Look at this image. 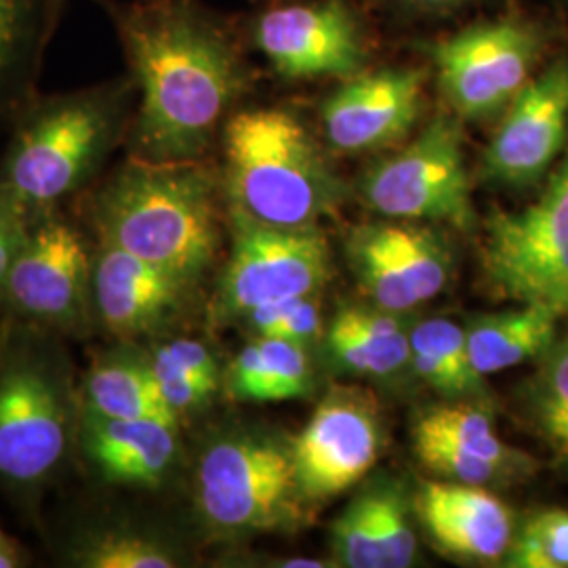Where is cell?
Wrapping results in <instances>:
<instances>
[{
	"label": "cell",
	"mask_w": 568,
	"mask_h": 568,
	"mask_svg": "<svg viewBox=\"0 0 568 568\" xmlns=\"http://www.w3.org/2000/svg\"><path fill=\"white\" fill-rule=\"evenodd\" d=\"M65 0H0V116L32 102L42 55Z\"/></svg>",
	"instance_id": "44dd1931"
},
{
	"label": "cell",
	"mask_w": 568,
	"mask_h": 568,
	"mask_svg": "<svg viewBox=\"0 0 568 568\" xmlns=\"http://www.w3.org/2000/svg\"><path fill=\"white\" fill-rule=\"evenodd\" d=\"M194 283L112 244H102L93 262L95 321L119 342H135L169 325Z\"/></svg>",
	"instance_id": "e0dca14e"
},
{
	"label": "cell",
	"mask_w": 568,
	"mask_h": 568,
	"mask_svg": "<svg viewBox=\"0 0 568 568\" xmlns=\"http://www.w3.org/2000/svg\"><path fill=\"white\" fill-rule=\"evenodd\" d=\"M511 568H568V511L544 509L514 532L506 554Z\"/></svg>",
	"instance_id": "f546056e"
},
{
	"label": "cell",
	"mask_w": 568,
	"mask_h": 568,
	"mask_svg": "<svg viewBox=\"0 0 568 568\" xmlns=\"http://www.w3.org/2000/svg\"><path fill=\"white\" fill-rule=\"evenodd\" d=\"M312 366L304 345L257 337L234 356L224 377L225 392L241 403H278L310 394Z\"/></svg>",
	"instance_id": "cb8c5ba5"
},
{
	"label": "cell",
	"mask_w": 568,
	"mask_h": 568,
	"mask_svg": "<svg viewBox=\"0 0 568 568\" xmlns=\"http://www.w3.org/2000/svg\"><path fill=\"white\" fill-rule=\"evenodd\" d=\"M257 337H278L293 344H312L321 335V312L312 295L255 307L243 318Z\"/></svg>",
	"instance_id": "4dcf8cb0"
},
{
	"label": "cell",
	"mask_w": 568,
	"mask_h": 568,
	"mask_svg": "<svg viewBox=\"0 0 568 568\" xmlns=\"http://www.w3.org/2000/svg\"><path fill=\"white\" fill-rule=\"evenodd\" d=\"M79 394L82 410L95 415L114 419L156 417L180 424L164 405L148 354L131 342L100 354L84 373Z\"/></svg>",
	"instance_id": "7402d4cb"
},
{
	"label": "cell",
	"mask_w": 568,
	"mask_h": 568,
	"mask_svg": "<svg viewBox=\"0 0 568 568\" xmlns=\"http://www.w3.org/2000/svg\"><path fill=\"white\" fill-rule=\"evenodd\" d=\"M77 445L102 483L159 488L180 459V424L156 417L114 419L81 408Z\"/></svg>",
	"instance_id": "ac0fdd59"
},
{
	"label": "cell",
	"mask_w": 568,
	"mask_h": 568,
	"mask_svg": "<svg viewBox=\"0 0 568 568\" xmlns=\"http://www.w3.org/2000/svg\"><path fill=\"white\" fill-rule=\"evenodd\" d=\"M530 419L554 457L568 466V335L556 339L527 387Z\"/></svg>",
	"instance_id": "f1b7e54d"
},
{
	"label": "cell",
	"mask_w": 568,
	"mask_h": 568,
	"mask_svg": "<svg viewBox=\"0 0 568 568\" xmlns=\"http://www.w3.org/2000/svg\"><path fill=\"white\" fill-rule=\"evenodd\" d=\"M70 567L173 568L180 554L163 537L131 523H102L81 530L65 554Z\"/></svg>",
	"instance_id": "484cf974"
},
{
	"label": "cell",
	"mask_w": 568,
	"mask_h": 568,
	"mask_svg": "<svg viewBox=\"0 0 568 568\" xmlns=\"http://www.w3.org/2000/svg\"><path fill=\"white\" fill-rule=\"evenodd\" d=\"M558 2H560L565 9H568V0H558Z\"/></svg>",
	"instance_id": "f35d334b"
},
{
	"label": "cell",
	"mask_w": 568,
	"mask_h": 568,
	"mask_svg": "<svg viewBox=\"0 0 568 568\" xmlns=\"http://www.w3.org/2000/svg\"><path fill=\"white\" fill-rule=\"evenodd\" d=\"M227 213L270 227H316L344 194L302 122L278 108L232 114L222 131Z\"/></svg>",
	"instance_id": "277c9868"
},
{
	"label": "cell",
	"mask_w": 568,
	"mask_h": 568,
	"mask_svg": "<svg viewBox=\"0 0 568 568\" xmlns=\"http://www.w3.org/2000/svg\"><path fill=\"white\" fill-rule=\"evenodd\" d=\"M222 190L203 161L126 159L91 194L89 220L102 244L196 284L220 251Z\"/></svg>",
	"instance_id": "7a4b0ae2"
},
{
	"label": "cell",
	"mask_w": 568,
	"mask_h": 568,
	"mask_svg": "<svg viewBox=\"0 0 568 568\" xmlns=\"http://www.w3.org/2000/svg\"><path fill=\"white\" fill-rule=\"evenodd\" d=\"M148 358L154 371L164 405L169 406V410L180 422L185 415L204 408L217 396L220 387L196 379L194 375L183 371L182 366L175 365L169 356H164L163 352L154 349L152 354H148Z\"/></svg>",
	"instance_id": "d6a6232c"
},
{
	"label": "cell",
	"mask_w": 568,
	"mask_h": 568,
	"mask_svg": "<svg viewBox=\"0 0 568 568\" xmlns=\"http://www.w3.org/2000/svg\"><path fill=\"white\" fill-rule=\"evenodd\" d=\"M480 264L497 295L568 316V143L535 203L488 217Z\"/></svg>",
	"instance_id": "52a82bcc"
},
{
	"label": "cell",
	"mask_w": 568,
	"mask_h": 568,
	"mask_svg": "<svg viewBox=\"0 0 568 568\" xmlns=\"http://www.w3.org/2000/svg\"><path fill=\"white\" fill-rule=\"evenodd\" d=\"M253 42L284 79H352L366 63L361 26L344 0L270 9L253 23Z\"/></svg>",
	"instance_id": "5bb4252c"
},
{
	"label": "cell",
	"mask_w": 568,
	"mask_h": 568,
	"mask_svg": "<svg viewBox=\"0 0 568 568\" xmlns=\"http://www.w3.org/2000/svg\"><path fill=\"white\" fill-rule=\"evenodd\" d=\"M93 262L81 230L58 206L39 211L0 302L23 323L84 337L95 321Z\"/></svg>",
	"instance_id": "9c48e42d"
},
{
	"label": "cell",
	"mask_w": 568,
	"mask_h": 568,
	"mask_svg": "<svg viewBox=\"0 0 568 568\" xmlns=\"http://www.w3.org/2000/svg\"><path fill=\"white\" fill-rule=\"evenodd\" d=\"M278 567L284 568H325L328 567L325 560H318V558H284V562H281Z\"/></svg>",
	"instance_id": "74e56055"
},
{
	"label": "cell",
	"mask_w": 568,
	"mask_h": 568,
	"mask_svg": "<svg viewBox=\"0 0 568 568\" xmlns=\"http://www.w3.org/2000/svg\"><path fill=\"white\" fill-rule=\"evenodd\" d=\"M30 222L32 213L4 187H0V300L7 276L20 255Z\"/></svg>",
	"instance_id": "836d02e7"
},
{
	"label": "cell",
	"mask_w": 568,
	"mask_h": 568,
	"mask_svg": "<svg viewBox=\"0 0 568 568\" xmlns=\"http://www.w3.org/2000/svg\"><path fill=\"white\" fill-rule=\"evenodd\" d=\"M23 567V554L16 539L0 528V568Z\"/></svg>",
	"instance_id": "d590c367"
},
{
	"label": "cell",
	"mask_w": 568,
	"mask_h": 568,
	"mask_svg": "<svg viewBox=\"0 0 568 568\" xmlns=\"http://www.w3.org/2000/svg\"><path fill=\"white\" fill-rule=\"evenodd\" d=\"M103 4L138 87L129 159L203 161L251 82L234 37L192 0Z\"/></svg>",
	"instance_id": "6da1fadb"
},
{
	"label": "cell",
	"mask_w": 568,
	"mask_h": 568,
	"mask_svg": "<svg viewBox=\"0 0 568 568\" xmlns=\"http://www.w3.org/2000/svg\"><path fill=\"white\" fill-rule=\"evenodd\" d=\"M232 253L211 305L215 323L291 297L314 295L331 276L328 244L318 227H270L230 213Z\"/></svg>",
	"instance_id": "8fae6325"
},
{
	"label": "cell",
	"mask_w": 568,
	"mask_h": 568,
	"mask_svg": "<svg viewBox=\"0 0 568 568\" xmlns=\"http://www.w3.org/2000/svg\"><path fill=\"white\" fill-rule=\"evenodd\" d=\"M28 325L0 342V485L21 493L58 476L81 422V394L60 333Z\"/></svg>",
	"instance_id": "5b68a950"
},
{
	"label": "cell",
	"mask_w": 568,
	"mask_h": 568,
	"mask_svg": "<svg viewBox=\"0 0 568 568\" xmlns=\"http://www.w3.org/2000/svg\"><path fill=\"white\" fill-rule=\"evenodd\" d=\"M408 4H415L419 9H453L469 0H406Z\"/></svg>",
	"instance_id": "8d00e7d4"
},
{
	"label": "cell",
	"mask_w": 568,
	"mask_h": 568,
	"mask_svg": "<svg viewBox=\"0 0 568 568\" xmlns=\"http://www.w3.org/2000/svg\"><path fill=\"white\" fill-rule=\"evenodd\" d=\"M415 509L440 548L476 562L506 558L514 539L511 509L480 485L424 483Z\"/></svg>",
	"instance_id": "d6986e66"
},
{
	"label": "cell",
	"mask_w": 568,
	"mask_h": 568,
	"mask_svg": "<svg viewBox=\"0 0 568 568\" xmlns=\"http://www.w3.org/2000/svg\"><path fill=\"white\" fill-rule=\"evenodd\" d=\"M326 345L335 363L356 375L387 377L410 363V335L392 312L342 310L328 326Z\"/></svg>",
	"instance_id": "d4e9b609"
},
{
	"label": "cell",
	"mask_w": 568,
	"mask_h": 568,
	"mask_svg": "<svg viewBox=\"0 0 568 568\" xmlns=\"http://www.w3.org/2000/svg\"><path fill=\"white\" fill-rule=\"evenodd\" d=\"M568 143V55L525 84L483 154V180L525 190L544 182Z\"/></svg>",
	"instance_id": "4fadbf2b"
},
{
	"label": "cell",
	"mask_w": 568,
	"mask_h": 568,
	"mask_svg": "<svg viewBox=\"0 0 568 568\" xmlns=\"http://www.w3.org/2000/svg\"><path fill=\"white\" fill-rule=\"evenodd\" d=\"M361 192L375 213L389 220L447 222L466 230L474 209L459 119L436 114L415 142L366 173Z\"/></svg>",
	"instance_id": "30bf717a"
},
{
	"label": "cell",
	"mask_w": 568,
	"mask_h": 568,
	"mask_svg": "<svg viewBox=\"0 0 568 568\" xmlns=\"http://www.w3.org/2000/svg\"><path fill=\"white\" fill-rule=\"evenodd\" d=\"M426 74L387 68L356 74L323 103L326 142L344 154L384 150L400 142L422 114Z\"/></svg>",
	"instance_id": "2e32d148"
},
{
	"label": "cell",
	"mask_w": 568,
	"mask_h": 568,
	"mask_svg": "<svg viewBox=\"0 0 568 568\" xmlns=\"http://www.w3.org/2000/svg\"><path fill=\"white\" fill-rule=\"evenodd\" d=\"M554 41L544 21L504 18L469 26L447 41L436 42L429 55L448 105L462 119L499 116L525 89Z\"/></svg>",
	"instance_id": "ba28073f"
},
{
	"label": "cell",
	"mask_w": 568,
	"mask_h": 568,
	"mask_svg": "<svg viewBox=\"0 0 568 568\" xmlns=\"http://www.w3.org/2000/svg\"><path fill=\"white\" fill-rule=\"evenodd\" d=\"M194 499L215 537L234 539L293 525L304 497L291 445L255 432L215 436L199 455Z\"/></svg>",
	"instance_id": "8992f818"
},
{
	"label": "cell",
	"mask_w": 568,
	"mask_h": 568,
	"mask_svg": "<svg viewBox=\"0 0 568 568\" xmlns=\"http://www.w3.org/2000/svg\"><path fill=\"white\" fill-rule=\"evenodd\" d=\"M138 105L131 77L70 93L34 98L16 116V131L0 161V187L32 215L60 206L102 173L126 142Z\"/></svg>",
	"instance_id": "3957f363"
},
{
	"label": "cell",
	"mask_w": 568,
	"mask_h": 568,
	"mask_svg": "<svg viewBox=\"0 0 568 568\" xmlns=\"http://www.w3.org/2000/svg\"><path fill=\"white\" fill-rule=\"evenodd\" d=\"M413 432L434 436L448 447L490 462L506 469L509 476H525L530 467V457L509 448L497 436L490 417L478 406H434L417 419Z\"/></svg>",
	"instance_id": "83f0119b"
},
{
	"label": "cell",
	"mask_w": 568,
	"mask_h": 568,
	"mask_svg": "<svg viewBox=\"0 0 568 568\" xmlns=\"http://www.w3.org/2000/svg\"><path fill=\"white\" fill-rule=\"evenodd\" d=\"M384 424L373 396L335 387L293 440V462L302 497L331 499L354 487L377 464Z\"/></svg>",
	"instance_id": "7c38bea8"
},
{
	"label": "cell",
	"mask_w": 568,
	"mask_h": 568,
	"mask_svg": "<svg viewBox=\"0 0 568 568\" xmlns=\"http://www.w3.org/2000/svg\"><path fill=\"white\" fill-rule=\"evenodd\" d=\"M558 314L541 304L483 316L467 326V352L474 371L485 377L541 358L556 337Z\"/></svg>",
	"instance_id": "603a6c76"
},
{
	"label": "cell",
	"mask_w": 568,
	"mask_h": 568,
	"mask_svg": "<svg viewBox=\"0 0 568 568\" xmlns=\"http://www.w3.org/2000/svg\"><path fill=\"white\" fill-rule=\"evenodd\" d=\"M347 260L366 295L386 312H408L445 291L450 257L440 236L406 220L356 227Z\"/></svg>",
	"instance_id": "9a60e30c"
},
{
	"label": "cell",
	"mask_w": 568,
	"mask_h": 568,
	"mask_svg": "<svg viewBox=\"0 0 568 568\" xmlns=\"http://www.w3.org/2000/svg\"><path fill=\"white\" fill-rule=\"evenodd\" d=\"M410 365L427 386L447 396L483 389V377L469 361L466 328L448 318H429L413 328Z\"/></svg>",
	"instance_id": "4316f807"
},
{
	"label": "cell",
	"mask_w": 568,
	"mask_h": 568,
	"mask_svg": "<svg viewBox=\"0 0 568 568\" xmlns=\"http://www.w3.org/2000/svg\"><path fill=\"white\" fill-rule=\"evenodd\" d=\"M413 448L422 466L427 467L432 474L440 476L443 480L485 487L495 480L511 478L506 469L485 459L466 455L457 448L448 447L447 443L427 434L413 432Z\"/></svg>",
	"instance_id": "1f68e13d"
},
{
	"label": "cell",
	"mask_w": 568,
	"mask_h": 568,
	"mask_svg": "<svg viewBox=\"0 0 568 568\" xmlns=\"http://www.w3.org/2000/svg\"><path fill=\"white\" fill-rule=\"evenodd\" d=\"M333 551L342 567H410L417 556V537L400 488L392 483L366 487L337 518Z\"/></svg>",
	"instance_id": "ffe728a7"
},
{
	"label": "cell",
	"mask_w": 568,
	"mask_h": 568,
	"mask_svg": "<svg viewBox=\"0 0 568 568\" xmlns=\"http://www.w3.org/2000/svg\"><path fill=\"white\" fill-rule=\"evenodd\" d=\"M156 349L163 352L164 356H169L175 365L182 366L183 371H187L196 379L222 389L224 377H222V371L217 365V358L203 342L180 337V339L159 345Z\"/></svg>",
	"instance_id": "e575fe53"
}]
</instances>
